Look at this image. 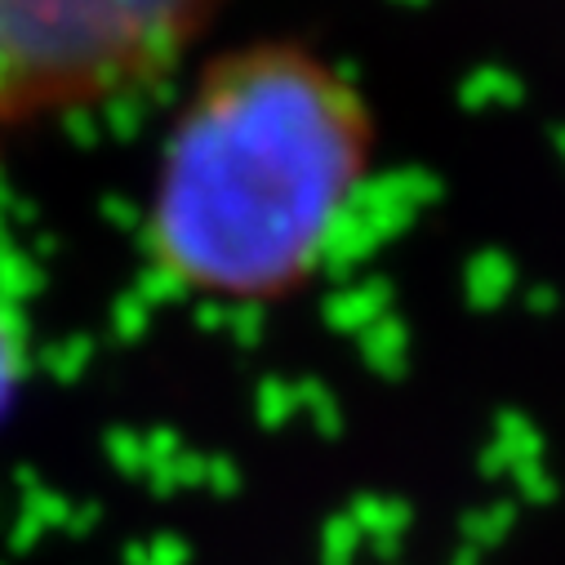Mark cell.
Returning a JSON list of instances; mask_svg holds the SVG:
<instances>
[{"instance_id":"obj_1","label":"cell","mask_w":565,"mask_h":565,"mask_svg":"<svg viewBox=\"0 0 565 565\" xmlns=\"http://www.w3.org/2000/svg\"><path fill=\"white\" fill-rule=\"evenodd\" d=\"M379 161V107L343 58L303 36L210 50L166 116L138 201L143 276L188 308H290L339 258Z\"/></svg>"},{"instance_id":"obj_2","label":"cell","mask_w":565,"mask_h":565,"mask_svg":"<svg viewBox=\"0 0 565 565\" xmlns=\"http://www.w3.org/2000/svg\"><path fill=\"white\" fill-rule=\"evenodd\" d=\"M232 0H0V148L188 72Z\"/></svg>"}]
</instances>
